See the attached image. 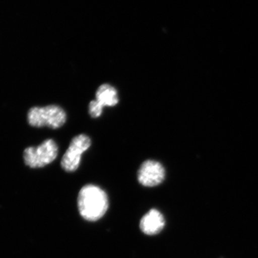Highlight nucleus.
<instances>
[{"label":"nucleus","instance_id":"nucleus-4","mask_svg":"<svg viewBox=\"0 0 258 258\" xmlns=\"http://www.w3.org/2000/svg\"><path fill=\"white\" fill-rule=\"evenodd\" d=\"M91 145V141L88 136L80 134L75 137L62 158L61 166L62 169L69 172L77 170L81 163V156Z\"/></svg>","mask_w":258,"mask_h":258},{"label":"nucleus","instance_id":"nucleus-1","mask_svg":"<svg viewBox=\"0 0 258 258\" xmlns=\"http://www.w3.org/2000/svg\"><path fill=\"white\" fill-rule=\"evenodd\" d=\"M78 206L80 214L85 220L96 221L101 219L108 210V197L98 186L86 185L80 191Z\"/></svg>","mask_w":258,"mask_h":258},{"label":"nucleus","instance_id":"nucleus-8","mask_svg":"<svg viewBox=\"0 0 258 258\" xmlns=\"http://www.w3.org/2000/svg\"><path fill=\"white\" fill-rule=\"evenodd\" d=\"M103 108H101L96 101H91L89 104V113L92 118H98L102 114Z\"/></svg>","mask_w":258,"mask_h":258},{"label":"nucleus","instance_id":"nucleus-2","mask_svg":"<svg viewBox=\"0 0 258 258\" xmlns=\"http://www.w3.org/2000/svg\"><path fill=\"white\" fill-rule=\"evenodd\" d=\"M29 124L33 127L60 128L66 121V113L61 107L50 105L45 107H32L28 113Z\"/></svg>","mask_w":258,"mask_h":258},{"label":"nucleus","instance_id":"nucleus-7","mask_svg":"<svg viewBox=\"0 0 258 258\" xmlns=\"http://www.w3.org/2000/svg\"><path fill=\"white\" fill-rule=\"evenodd\" d=\"M97 104L101 108L105 106H115L118 103L116 89L109 84H103L97 90L96 93Z\"/></svg>","mask_w":258,"mask_h":258},{"label":"nucleus","instance_id":"nucleus-6","mask_svg":"<svg viewBox=\"0 0 258 258\" xmlns=\"http://www.w3.org/2000/svg\"><path fill=\"white\" fill-rule=\"evenodd\" d=\"M165 225V220L160 212L153 209L146 214L140 222V228L144 234L154 235L159 234Z\"/></svg>","mask_w":258,"mask_h":258},{"label":"nucleus","instance_id":"nucleus-3","mask_svg":"<svg viewBox=\"0 0 258 258\" xmlns=\"http://www.w3.org/2000/svg\"><path fill=\"white\" fill-rule=\"evenodd\" d=\"M58 153L57 144L52 139H47L38 147L26 148L23 152L25 164L30 168L36 169L51 164Z\"/></svg>","mask_w":258,"mask_h":258},{"label":"nucleus","instance_id":"nucleus-5","mask_svg":"<svg viewBox=\"0 0 258 258\" xmlns=\"http://www.w3.org/2000/svg\"><path fill=\"white\" fill-rule=\"evenodd\" d=\"M165 179V169L157 161H144L139 168L138 180L144 186L152 187L160 184Z\"/></svg>","mask_w":258,"mask_h":258}]
</instances>
